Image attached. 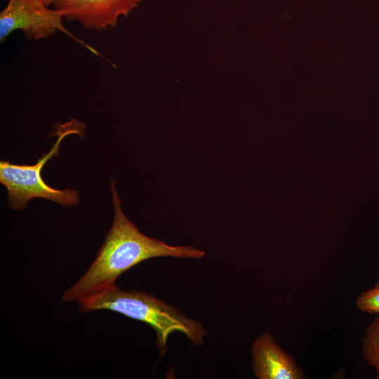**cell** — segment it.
I'll return each instance as SVG.
<instances>
[{
  "label": "cell",
  "mask_w": 379,
  "mask_h": 379,
  "mask_svg": "<svg viewBox=\"0 0 379 379\" xmlns=\"http://www.w3.org/2000/svg\"><path fill=\"white\" fill-rule=\"evenodd\" d=\"M114 220L94 261L86 273L62 295L60 302L79 301L115 284L124 272L157 257L199 259L205 252L192 246H171L143 233L125 215L114 180H111Z\"/></svg>",
  "instance_id": "obj_1"
},
{
  "label": "cell",
  "mask_w": 379,
  "mask_h": 379,
  "mask_svg": "<svg viewBox=\"0 0 379 379\" xmlns=\"http://www.w3.org/2000/svg\"><path fill=\"white\" fill-rule=\"evenodd\" d=\"M78 302L82 312L108 310L148 324L156 333L155 344L160 357L168 350L167 342L171 333H183L194 347L201 345L208 335V330L200 321L145 291H126L114 284Z\"/></svg>",
  "instance_id": "obj_2"
},
{
  "label": "cell",
  "mask_w": 379,
  "mask_h": 379,
  "mask_svg": "<svg viewBox=\"0 0 379 379\" xmlns=\"http://www.w3.org/2000/svg\"><path fill=\"white\" fill-rule=\"evenodd\" d=\"M85 126L76 120L60 126L56 135L58 138L51 150L43 155L34 165H18L8 161L0 162V182L8 191L9 206L16 211L25 208L29 199L43 198L66 207L77 205L79 192L74 190H56L47 185L41 177V169L51 158L58 156L62 140L69 134L81 136Z\"/></svg>",
  "instance_id": "obj_3"
},
{
  "label": "cell",
  "mask_w": 379,
  "mask_h": 379,
  "mask_svg": "<svg viewBox=\"0 0 379 379\" xmlns=\"http://www.w3.org/2000/svg\"><path fill=\"white\" fill-rule=\"evenodd\" d=\"M62 12L50 8L43 0H8L0 13V41L3 43L13 32L21 30L30 40L45 39L60 31L94 54L93 47L75 36L64 25Z\"/></svg>",
  "instance_id": "obj_4"
},
{
  "label": "cell",
  "mask_w": 379,
  "mask_h": 379,
  "mask_svg": "<svg viewBox=\"0 0 379 379\" xmlns=\"http://www.w3.org/2000/svg\"><path fill=\"white\" fill-rule=\"evenodd\" d=\"M142 0H54L52 6L64 18L76 21L86 29H110L121 16H126Z\"/></svg>",
  "instance_id": "obj_5"
},
{
  "label": "cell",
  "mask_w": 379,
  "mask_h": 379,
  "mask_svg": "<svg viewBox=\"0 0 379 379\" xmlns=\"http://www.w3.org/2000/svg\"><path fill=\"white\" fill-rule=\"evenodd\" d=\"M251 354L253 371L257 379L305 378L295 359L279 346L269 332L256 337Z\"/></svg>",
  "instance_id": "obj_6"
},
{
  "label": "cell",
  "mask_w": 379,
  "mask_h": 379,
  "mask_svg": "<svg viewBox=\"0 0 379 379\" xmlns=\"http://www.w3.org/2000/svg\"><path fill=\"white\" fill-rule=\"evenodd\" d=\"M362 354L367 364L373 367L379 379V316L365 330L361 341Z\"/></svg>",
  "instance_id": "obj_7"
},
{
  "label": "cell",
  "mask_w": 379,
  "mask_h": 379,
  "mask_svg": "<svg viewBox=\"0 0 379 379\" xmlns=\"http://www.w3.org/2000/svg\"><path fill=\"white\" fill-rule=\"evenodd\" d=\"M356 306L364 312L379 314V279L373 288L363 291L358 296Z\"/></svg>",
  "instance_id": "obj_8"
},
{
  "label": "cell",
  "mask_w": 379,
  "mask_h": 379,
  "mask_svg": "<svg viewBox=\"0 0 379 379\" xmlns=\"http://www.w3.org/2000/svg\"><path fill=\"white\" fill-rule=\"evenodd\" d=\"M44 4L47 5L48 6H50L53 4L54 0H43Z\"/></svg>",
  "instance_id": "obj_9"
}]
</instances>
